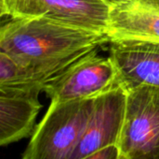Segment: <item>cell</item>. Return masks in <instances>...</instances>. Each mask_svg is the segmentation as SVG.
Listing matches in <instances>:
<instances>
[{"mask_svg":"<svg viewBox=\"0 0 159 159\" xmlns=\"http://www.w3.org/2000/svg\"><path fill=\"white\" fill-rule=\"evenodd\" d=\"M106 42L105 35L43 15L7 18L0 28V52L20 64L76 60Z\"/></svg>","mask_w":159,"mask_h":159,"instance_id":"obj_1","label":"cell"},{"mask_svg":"<svg viewBox=\"0 0 159 159\" xmlns=\"http://www.w3.org/2000/svg\"><path fill=\"white\" fill-rule=\"evenodd\" d=\"M94 101L95 97L50 102L21 158H69L89 123Z\"/></svg>","mask_w":159,"mask_h":159,"instance_id":"obj_2","label":"cell"},{"mask_svg":"<svg viewBox=\"0 0 159 159\" xmlns=\"http://www.w3.org/2000/svg\"><path fill=\"white\" fill-rule=\"evenodd\" d=\"M126 92L119 153L127 159H159V88L140 86Z\"/></svg>","mask_w":159,"mask_h":159,"instance_id":"obj_3","label":"cell"},{"mask_svg":"<svg viewBox=\"0 0 159 159\" xmlns=\"http://www.w3.org/2000/svg\"><path fill=\"white\" fill-rule=\"evenodd\" d=\"M98 52L96 48L82 55L45 86L50 102L94 98L118 85L113 61Z\"/></svg>","mask_w":159,"mask_h":159,"instance_id":"obj_4","label":"cell"},{"mask_svg":"<svg viewBox=\"0 0 159 159\" xmlns=\"http://www.w3.org/2000/svg\"><path fill=\"white\" fill-rule=\"evenodd\" d=\"M127 92L121 86L95 97L84 133L68 159H82L103 148L117 144L123 127Z\"/></svg>","mask_w":159,"mask_h":159,"instance_id":"obj_5","label":"cell"},{"mask_svg":"<svg viewBox=\"0 0 159 159\" xmlns=\"http://www.w3.org/2000/svg\"><path fill=\"white\" fill-rule=\"evenodd\" d=\"M109 57L117 71V84L126 91L140 86L159 88V41H110Z\"/></svg>","mask_w":159,"mask_h":159,"instance_id":"obj_6","label":"cell"},{"mask_svg":"<svg viewBox=\"0 0 159 159\" xmlns=\"http://www.w3.org/2000/svg\"><path fill=\"white\" fill-rule=\"evenodd\" d=\"M39 89L0 87V145L33 136L42 108Z\"/></svg>","mask_w":159,"mask_h":159,"instance_id":"obj_7","label":"cell"},{"mask_svg":"<svg viewBox=\"0 0 159 159\" xmlns=\"http://www.w3.org/2000/svg\"><path fill=\"white\" fill-rule=\"evenodd\" d=\"M106 37L159 41V0H126L113 7Z\"/></svg>","mask_w":159,"mask_h":159,"instance_id":"obj_8","label":"cell"},{"mask_svg":"<svg viewBox=\"0 0 159 159\" xmlns=\"http://www.w3.org/2000/svg\"><path fill=\"white\" fill-rule=\"evenodd\" d=\"M112 8L106 0H40L34 16L106 36Z\"/></svg>","mask_w":159,"mask_h":159,"instance_id":"obj_9","label":"cell"},{"mask_svg":"<svg viewBox=\"0 0 159 159\" xmlns=\"http://www.w3.org/2000/svg\"><path fill=\"white\" fill-rule=\"evenodd\" d=\"M75 61L20 64L0 52V87L43 91L52 79Z\"/></svg>","mask_w":159,"mask_h":159,"instance_id":"obj_10","label":"cell"},{"mask_svg":"<svg viewBox=\"0 0 159 159\" xmlns=\"http://www.w3.org/2000/svg\"><path fill=\"white\" fill-rule=\"evenodd\" d=\"M40 0H0V15L7 18L32 17Z\"/></svg>","mask_w":159,"mask_h":159,"instance_id":"obj_11","label":"cell"},{"mask_svg":"<svg viewBox=\"0 0 159 159\" xmlns=\"http://www.w3.org/2000/svg\"><path fill=\"white\" fill-rule=\"evenodd\" d=\"M120 153L117 146L113 145L102 150H99L89 157H86L82 159H119Z\"/></svg>","mask_w":159,"mask_h":159,"instance_id":"obj_12","label":"cell"},{"mask_svg":"<svg viewBox=\"0 0 159 159\" xmlns=\"http://www.w3.org/2000/svg\"><path fill=\"white\" fill-rule=\"evenodd\" d=\"M106 1L109 2V3L114 7V6L118 5V4H120V3H122V2H125L126 0H106Z\"/></svg>","mask_w":159,"mask_h":159,"instance_id":"obj_13","label":"cell"},{"mask_svg":"<svg viewBox=\"0 0 159 159\" xmlns=\"http://www.w3.org/2000/svg\"><path fill=\"white\" fill-rule=\"evenodd\" d=\"M119 159H127V158H126L125 157H123V156H121V155H120V157H119Z\"/></svg>","mask_w":159,"mask_h":159,"instance_id":"obj_14","label":"cell"},{"mask_svg":"<svg viewBox=\"0 0 159 159\" xmlns=\"http://www.w3.org/2000/svg\"><path fill=\"white\" fill-rule=\"evenodd\" d=\"M21 159H23V158H21Z\"/></svg>","mask_w":159,"mask_h":159,"instance_id":"obj_15","label":"cell"}]
</instances>
